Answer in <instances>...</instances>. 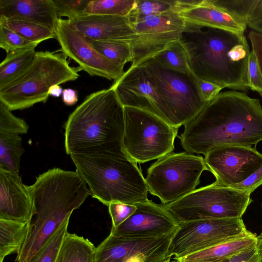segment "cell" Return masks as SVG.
Instances as JSON below:
<instances>
[{"instance_id": "obj_10", "label": "cell", "mask_w": 262, "mask_h": 262, "mask_svg": "<svg viewBox=\"0 0 262 262\" xmlns=\"http://www.w3.org/2000/svg\"><path fill=\"white\" fill-rule=\"evenodd\" d=\"M205 170L208 169L202 156L186 151L169 154L148 168V191L163 205L172 203L194 191Z\"/></svg>"}, {"instance_id": "obj_34", "label": "cell", "mask_w": 262, "mask_h": 262, "mask_svg": "<svg viewBox=\"0 0 262 262\" xmlns=\"http://www.w3.org/2000/svg\"><path fill=\"white\" fill-rule=\"evenodd\" d=\"M39 43L29 41L16 33L0 26V47L8 53L10 52L35 49Z\"/></svg>"}, {"instance_id": "obj_37", "label": "cell", "mask_w": 262, "mask_h": 262, "mask_svg": "<svg viewBox=\"0 0 262 262\" xmlns=\"http://www.w3.org/2000/svg\"><path fill=\"white\" fill-rule=\"evenodd\" d=\"M249 89L262 94V76L254 53L251 51L248 63Z\"/></svg>"}, {"instance_id": "obj_23", "label": "cell", "mask_w": 262, "mask_h": 262, "mask_svg": "<svg viewBox=\"0 0 262 262\" xmlns=\"http://www.w3.org/2000/svg\"><path fill=\"white\" fill-rule=\"evenodd\" d=\"M257 241V236L252 233L189 255L178 260L180 262H216L229 259L243 250L256 246Z\"/></svg>"}, {"instance_id": "obj_31", "label": "cell", "mask_w": 262, "mask_h": 262, "mask_svg": "<svg viewBox=\"0 0 262 262\" xmlns=\"http://www.w3.org/2000/svg\"><path fill=\"white\" fill-rule=\"evenodd\" d=\"M70 219L66 220L35 254L29 262H55L68 233Z\"/></svg>"}, {"instance_id": "obj_46", "label": "cell", "mask_w": 262, "mask_h": 262, "mask_svg": "<svg viewBox=\"0 0 262 262\" xmlns=\"http://www.w3.org/2000/svg\"><path fill=\"white\" fill-rule=\"evenodd\" d=\"M259 255L257 252V254L248 262H259Z\"/></svg>"}, {"instance_id": "obj_26", "label": "cell", "mask_w": 262, "mask_h": 262, "mask_svg": "<svg viewBox=\"0 0 262 262\" xmlns=\"http://www.w3.org/2000/svg\"><path fill=\"white\" fill-rule=\"evenodd\" d=\"M95 249L88 239L68 232L55 262H95Z\"/></svg>"}, {"instance_id": "obj_13", "label": "cell", "mask_w": 262, "mask_h": 262, "mask_svg": "<svg viewBox=\"0 0 262 262\" xmlns=\"http://www.w3.org/2000/svg\"><path fill=\"white\" fill-rule=\"evenodd\" d=\"M204 160L215 178L213 183L230 187L244 181L262 166V154L255 146H222L208 151Z\"/></svg>"}, {"instance_id": "obj_7", "label": "cell", "mask_w": 262, "mask_h": 262, "mask_svg": "<svg viewBox=\"0 0 262 262\" xmlns=\"http://www.w3.org/2000/svg\"><path fill=\"white\" fill-rule=\"evenodd\" d=\"M123 145L135 162L145 163L171 154L178 128L137 108L125 106Z\"/></svg>"}, {"instance_id": "obj_36", "label": "cell", "mask_w": 262, "mask_h": 262, "mask_svg": "<svg viewBox=\"0 0 262 262\" xmlns=\"http://www.w3.org/2000/svg\"><path fill=\"white\" fill-rule=\"evenodd\" d=\"M112 227L116 228L126 221L136 210L135 205L113 202L108 205Z\"/></svg>"}, {"instance_id": "obj_1", "label": "cell", "mask_w": 262, "mask_h": 262, "mask_svg": "<svg viewBox=\"0 0 262 262\" xmlns=\"http://www.w3.org/2000/svg\"><path fill=\"white\" fill-rule=\"evenodd\" d=\"M185 151L206 155L220 146H256L262 141V106L245 93H220L184 125L179 137Z\"/></svg>"}, {"instance_id": "obj_6", "label": "cell", "mask_w": 262, "mask_h": 262, "mask_svg": "<svg viewBox=\"0 0 262 262\" xmlns=\"http://www.w3.org/2000/svg\"><path fill=\"white\" fill-rule=\"evenodd\" d=\"M67 57L63 53L49 51L36 52L27 71L12 84L0 91V102L11 111L45 103L52 86L74 81L79 77V68L70 66Z\"/></svg>"}, {"instance_id": "obj_2", "label": "cell", "mask_w": 262, "mask_h": 262, "mask_svg": "<svg viewBox=\"0 0 262 262\" xmlns=\"http://www.w3.org/2000/svg\"><path fill=\"white\" fill-rule=\"evenodd\" d=\"M180 41L193 75L223 89L247 91L251 51L244 34L187 23Z\"/></svg>"}, {"instance_id": "obj_17", "label": "cell", "mask_w": 262, "mask_h": 262, "mask_svg": "<svg viewBox=\"0 0 262 262\" xmlns=\"http://www.w3.org/2000/svg\"><path fill=\"white\" fill-rule=\"evenodd\" d=\"M33 204L19 173L0 168V219L30 223Z\"/></svg>"}, {"instance_id": "obj_45", "label": "cell", "mask_w": 262, "mask_h": 262, "mask_svg": "<svg viewBox=\"0 0 262 262\" xmlns=\"http://www.w3.org/2000/svg\"><path fill=\"white\" fill-rule=\"evenodd\" d=\"M257 241L256 247L259 255V262H262V229L260 233L257 236Z\"/></svg>"}, {"instance_id": "obj_8", "label": "cell", "mask_w": 262, "mask_h": 262, "mask_svg": "<svg viewBox=\"0 0 262 262\" xmlns=\"http://www.w3.org/2000/svg\"><path fill=\"white\" fill-rule=\"evenodd\" d=\"M142 64L163 102L165 121L170 125L178 128L184 125L207 104L201 96L193 74L164 68L154 59Z\"/></svg>"}, {"instance_id": "obj_33", "label": "cell", "mask_w": 262, "mask_h": 262, "mask_svg": "<svg viewBox=\"0 0 262 262\" xmlns=\"http://www.w3.org/2000/svg\"><path fill=\"white\" fill-rule=\"evenodd\" d=\"M209 1L214 6L239 19L248 26L258 0H209Z\"/></svg>"}, {"instance_id": "obj_21", "label": "cell", "mask_w": 262, "mask_h": 262, "mask_svg": "<svg viewBox=\"0 0 262 262\" xmlns=\"http://www.w3.org/2000/svg\"><path fill=\"white\" fill-rule=\"evenodd\" d=\"M26 122L14 115L0 102V168L19 173L25 150L20 135L27 133Z\"/></svg>"}, {"instance_id": "obj_27", "label": "cell", "mask_w": 262, "mask_h": 262, "mask_svg": "<svg viewBox=\"0 0 262 262\" xmlns=\"http://www.w3.org/2000/svg\"><path fill=\"white\" fill-rule=\"evenodd\" d=\"M102 55L123 70L125 64L132 62V49L130 41H95L87 38Z\"/></svg>"}, {"instance_id": "obj_20", "label": "cell", "mask_w": 262, "mask_h": 262, "mask_svg": "<svg viewBox=\"0 0 262 262\" xmlns=\"http://www.w3.org/2000/svg\"><path fill=\"white\" fill-rule=\"evenodd\" d=\"M177 11L187 23L204 27L244 34L247 26L209 0H177Z\"/></svg>"}, {"instance_id": "obj_32", "label": "cell", "mask_w": 262, "mask_h": 262, "mask_svg": "<svg viewBox=\"0 0 262 262\" xmlns=\"http://www.w3.org/2000/svg\"><path fill=\"white\" fill-rule=\"evenodd\" d=\"M177 0H137L128 16L130 19L161 14L177 10Z\"/></svg>"}, {"instance_id": "obj_24", "label": "cell", "mask_w": 262, "mask_h": 262, "mask_svg": "<svg viewBox=\"0 0 262 262\" xmlns=\"http://www.w3.org/2000/svg\"><path fill=\"white\" fill-rule=\"evenodd\" d=\"M36 52L28 49L10 52L0 64V91L21 76L32 63Z\"/></svg>"}, {"instance_id": "obj_19", "label": "cell", "mask_w": 262, "mask_h": 262, "mask_svg": "<svg viewBox=\"0 0 262 262\" xmlns=\"http://www.w3.org/2000/svg\"><path fill=\"white\" fill-rule=\"evenodd\" d=\"M67 20L72 27L91 40L132 41L136 37L128 16L86 15Z\"/></svg>"}, {"instance_id": "obj_3", "label": "cell", "mask_w": 262, "mask_h": 262, "mask_svg": "<svg viewBox=\"0 0 262 262\" xmlns=\"http://www.w3.org/2000/svg\"><path fill=\"white\" fill-rule=\"evenodd\" d=\"M33 217L27 238L15 262H29L48 238L91 195L76 171L53 168L39 175L28 186Z\"/></svg>"}, {"instance_id": "obj_40", "label": "cell", "mask_w": 262, "mask_h": 262, "mask_svg": "<svg viewBox=\"0 0 262 262\" xmlns=\"http://www.w3.org/2000/svg\"><path fill=\"white\" fill-rule=\"evenodd\" d=\"M252 51L254 53L262 76V33L251 30L248 33ZM262 97V94L261 95Z\"/></svg>"}, {"instance_id": "obj_14", "label": "cell", "mask_w": 262, "mask_h": 262, "mask_svg": "<svg viewBox=\"0 0 262 262\" xmlns=\"http://www.w3.org/2000/svg\"><path fill=\"white\" fill-rule=\"evenodd\" d=\"M55 33L62 53L77 62L80 70L114 81L124 74L123 70L97 51L67 19L59 18Z\"/></svg>"}, {"instance_id": "obj_15", "label": "cell", "mask_w": 262, "mask_h": 262, "mask_svg": "<svg viewBox=\"0 0 262 262\" xmlns=\"http://www.w3.org/2000/svg\"><path fill=\"white\" fill-rule=\"evenodd\" d=\"M135 212L110 234L131 238H160L173 235L179 223L163 205L147 199L134 204Z\"/></svg>"}, {"instance_id": "obj_50", "label": "cell", "mask_w": 262, "mask_h": 262, "mask_svg": "<svg viewBox=\"0 0 262 262\" xmlns=\"http://www.w3.org/2000/svg\"><path fill=\"white\" fill-rule=\"evenodd\" d=\"M179 262H180V261L179 260Z\"/></svg>"}, {"instance_id": "obj_42", "label": "cell", "mask_w": 262, "mask_h": 262, "mask_svg": "<svg viewBox=\"0 0 262 262\" xmlns=\"http://www.w3.org/2000/svg\"><path fill=\"white\" fill-rule=\"evenodd\" d=\"M257 253L256 246L243 250L229 258L228 262H248Z\"/></svg>"}, {"instance_id": "obj_38", "label": "cell", "mask_w": 262, "mask_h": 262, "mask_svg": "<svg viewBox=\"0 0 262 262\" xmlns=\"http://www.w3.org/2000/svg\"><path fill=\"white\" fill-rule=\"evenodd\" d=\"M261 185H262V166L244 181L228 187L251 194Z\"/></svg>"}, {"instance_id": "obj_39", "label": "cell", "mask_w": 262, "mask_h": 262, "mask_svg": "<svg viewBox=\"0 0 262 262\" xmlns=\"http://www.w3.org/2000/svg\"><path fill=\"white\" fill-rule=\"evenodd\" d=\"M196 80L201 96L206 102L216 96L223 89L217 84L198 79L196 77Z\"/></svg>"}, {"instance_id": "obj_25", "label": "cell", "mask_w": 262, "mask_h": 262, "mask_svg": "<svg viewBox=\"0 0 262 262\" xmlns=\"http://www.w3.org/2000/svg\"><path fill=\"white\" fill-rule=\"evenodd\" d=\"M30 223L0 219V262L20 251L28 235Z\"/></svg>"}, {"instance_id": "obj_48", "label": "cell", "mask_w": 262, "mask_h": 262, "mask_svg": "<svg viewBox=\"0 0 262 262\" xmlns=\"http://www.w3.org/2000/svg\"><path fill=\"white\" fill-rule=\"evenodd\" d=\"M228 260H229V259H224V260L218 261H216V262H228Z\"/></svg>"}, {"instance_id": "obj_35", "label": "cell", "mask_w": 262, "mask_h": 262, "mask_svg": "<svg viewBox=\"0 0 262 262\" xmlns=\"http://www.w3.org/2000/svg\"><path fill=\"white\" fill-rule=\"evenodd\" d=\"M91 0H52L59 18L73 20L86 15L85 9Z\"/></svg>"}, {"instance_id": "obj_5", "label": "cell", "mask_w": 262, "mask_h": 262, "mask_svg": "<svg viewBox=\"0 0 262 262\" xmlns=\"http://www.w3.org/2000/svg\"><path fill=\"white\" fill-rule=\"evenodd\" d=\"M70 156L91 195L104 205H134L148 199L145 178L125 150Z\"/></svg>"}, {"instance_id": "obj_18", "label": "cell", "mask_w": 262, "mask_h": 262, "mask_svg": "<svg viewBox=\"0 0 262 262\" xmlns=\"http://www.w3.org/2000/svg\"><path fill=\"white\" fill-rule=\"evenodd\" d=\"M173 234L160 238H131L110 234L96 247L95 262H126L141 253L168 250Z\"/></svg>"}, {"instance_id": "obj_30", "label": "cell", "mask_w": 262, "mask_h": 262, "mask_svg": "<svg viewBox=\"0 0 262 262\" xmlns=\"http://www.w3.org/2000/svg\"><path fill=\"white\" fill-rule=\"evenodd\" d=\"M137 0H91L86 15L128 16L136 6Z\"/></svg>"}, {"instance_id": "obj_16", "label": "cell", "mask_w": 262, "mask_h": 262, "mask_svg": "<svg viewBox=\"0 0 262 262\" xmlns=\"http://www.w3.org/2000/svg\"><path fill=\"white\" fill-rule=\"evenodd\" d=\"M112 86L124 107L143 110L165 121L163 102L142 64L130 67Z\"/></svg>"}, {"instance_id": "obj_22", "label": "cell", "mask_w": 262, "mask_h": 262, "mask_svg": "<svg viewBox=\"0 0 262 262\" xmlns=\"http://www.w3.org/2000/svg\"><path fill=\"white\" fill-rule=\"evenodd\" d=\"M0 18L31 22L55 32L59 18L52 0H0Z\"/></svg>"}, {"instance_id": "obj_44", "label": "cell", "mask_w": 262, "mask_h": 262, "mask_svg": "<svg viewBox=\"0 0 262 262\" xmlns=\"http://www.w3.org/2000/svg\"><path fill=\"white\" fill-rule=\"evenodd\" d=\"M63 91L62 88L60 85L55 84L49 89L48 94L49 96L58 97L62 94Z\"/></svg>"}, {"instance_id": "obj_49", "label": "cell", "mask_w": 262, "mask_h": 262, "mask_svg": "<svg viewBox=\"0 0 262 262\" xmlns=\"http://www.w3.org/2000/svg\"><path fill=\"white\" fill-rule=\"evenodd\" d=\"M261 209H262V204H261Z\"/></svg>"}, {"instance_id": "obj_47", "label": "cell", "mask_w": 262, "mask_h": 262, "mask_svg": "<svg viewBox=\"0 0 262 262\" xmlns=\"http://www.w3.org/2000/svg\"><path fill=\"white\" fill-rule=\"evenodd\" d=\"M165 262H179V260L177 259H175V260L171 261V259H169Z\"/></svg>"}, {"instance_id": "obj_43", "label": "cell", "mask_w": 262, "mask_h": 262, "mask_svg": "<svg viewBox=\"0 0 262 262\" xmlns=\"http://www.w3.org/2000/svg\"><path fill=\"white\" fill-rule=\"evenodd\" d=\"M63 102L68 106L75 104L78 100L77 92L72 89H64L62 94Z\"/></svg>"}, {"instance_id": "obj_4", "label": "cell", "mask_w": 262, "mask_h": 262, "mask_svg": "<svg viewBox=\"0 0 262 262\" xmlns=\"http://www.w3.org/2000/svg\"><path fill=\"white\" fill-rule=\"evenodd\" d=\"M68 155L125 150L124 106L111 86L86 97L64 127Z\"/></svg>"}, {"instance_id": "obj_28", "label": "cell", "mask_w": 262, "mask_h": 262, "mask_svg": "<svg viewBox=\"0 0 262 262\" xmlns=\"http://www.w3.org/2000/svg\"><path fill=\"white\" fill-rule=\"evenodd\" d=\"M0 26L14 31L29 41L38 43L49 39L56 38L54 31L31 22L0 18Z\"/></svg>"}, {"instance_id": "obj_11", "label": "cell", "mask_w": 262, "mask_h": 262, "mask_svg": "<svg viewBox=\"0 0 262 262\" xmlns=\"http://www.w3.org/2000/svg\"><path fill=\"white\" fill-rule=\"evenodd\" d=\"M242 218L205 219L179 223L169 255L179 260L220 244L250 235Z\"/></svg>"}, {"instance_id": "obj_41", "label": "cell", "mask_w": 262, "mask_h": 262, "mask_svg": "<svg viewBox=\"0 0 262 262\" xmlns=\"http://www.w3.org/2000/svg\"><path fill=\"white\" fill-rule=\"evenodd\" d=\"M248 26L252 30L262 33V0H258Z\"/></svg>"}, {"instance_id": "obj_9", "label": "cell", "mask_w": 262, "mask_h": 262, "mask_svg": "<svg viewBox=\"0 0 262 262\" xmlns=\"http://www.w3.org/2000/svg\"><path fill=\"white\" fill-rule=\"evenodd\" d=\"M250 195L213 183L162 205L179 223L205 219L242 218L252 202Z\"/></svg>"}, {"instance_id": "obj_29", "label": "cell", "mask_w": 262, "mask_h": 262, "mask_svg": "<svg viewBox=\"0 0 262 262\" xmlns=\"http://www.w3.org/2000/svg\"><path fill=\"white\" fill-rule=\"evenodd\" d=\"M152 59L164 68L192 74L186 52L180 40L169 45Z\"/></svg>"}, {"instance_id": "obj_12", "label": "cell", "mask_w": 262, "mask_h": 262, "mask_svg": "<svg viewBox=\"0 0 262 262\" xmlns=\"http://www.w3.org/2000/svg\"><path fill=\"white\" fill-rule=\"evenodd\" d=\"M129 20L136 33V37L130 42V68L154 58L169 45L179 41L187 25L177 10Z\"/></svg>"}]
</instances>
